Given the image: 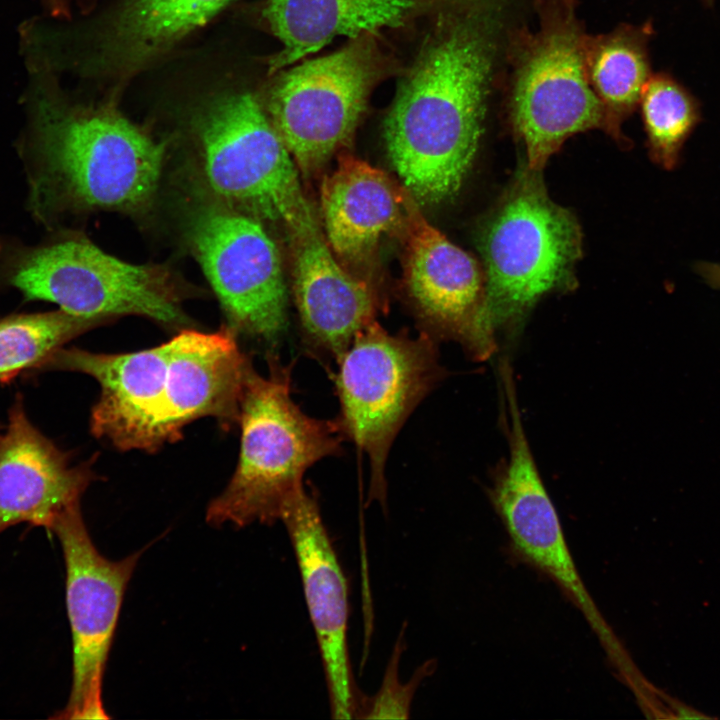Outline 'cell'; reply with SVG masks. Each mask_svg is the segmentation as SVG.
I'll use <instances>...</instances> for the list:
<instances>
[{"label": "cell", "mask_w": 720, "mask_h": 720, "mask_svg": "<svg viewBox=\"0 0 720 720\" xmlns=\"http://www.w3.org/2000/svg\"><path fill=\"white\" fill-rule=\"evenodd\" d=\"M233 0H124L95 48L77 63L86 75L125 80L168 53Z\"/></svg>", "instance_id": "cell-18"}, {"label": "cell", "mask_w": 720, "mask_h": 720, "mask_svg": "<svg viewBox=\"0 0 720 720\" xmlns=\"http://www.w3.org/2000/svg\"><path fill=\"white\" fill-rule=\"evenodd\" d=\"M504 0H443L384 123L389 159L421 203L453 197L484 129Z\"/></svg>", "instance_id": "cell-1"}, {"label": "cell", "mask_w": 720, "mask_h": 720, "mask_svg": "<svg viewBox=\"0 0 720 720\" xmlns=\"http://www.w3.org/2000/svg\"><path fill=\"white\" fill-rule=\"evenodd\" d=\"M170 341L160 429L164 444L190 422L212 417L223 429L239 423L240 402L252 367L235 332L182 330Z\"/></svg>", "instance_id": "cell-16"}, {"label": "cell", "mask_w": 720, "mask_h": 720, "mask_svg": "<svg viewBox=\"0 0 720 720\" xmlns=\"http://www.w3.org/2000/svg\"><path fill=\"white\" fill-rule=\"evenodd\" d=\"M62 547L66 567V605L72 633V686L57 719H108L102 681L123 596L142 554L112 561L93 544L80 503L59 515L49 528Z\"/></svg>", "instance_id": "cell-10"}, {"label": "cell", "mask_w": 720, "mask_h": 720, "mask_svg": "<svg viewBox=\"0 0 720 720\" xmlns=\"http://www.w3.org/2000/svg\"><path fill=\"white\" fill-rule=\"evenodd\" d=\"M293 238L294 296L303 331L311 347L337 361L375 321L376 297L337 263L319 228Z\"/></svg>", "instance_id": "cell-17"}, {"label": "cell", "mask_w": 720, "mask_h": 720, "mask_svg": "<svg viewBox=\"0 0 720 720\" xmlns=\"http://www.w3.org/2000/svg\"><path fill=\"white\" fill-rule=\"evenodd\" d=\"M639 105L652 155L665 168H672L700 120L697 99L672 75L659 72L652 73Z\"/></svg>", "instance_id": "cell-24"}, {"label": "cell", "mask_w": 720, "mask_h": 720, "mask_svg": "<svg viewBox=\"0 0 720 720\" xmlns=\"http://www.w3.org/2000/svg\"><path fill=\"white\" fill-rule=\"evenodd\" d=\"M268 374L250 368L241 397L239 461L226 488L208 505L213 526L271 525L304 487L305 471L341 453L335 420L305 414L291 396V366L268 358Z\"/></svg>", "instance_id": "cell-3"}, {"label": "cell", "mask_w": 720, "mask_h": 720, "mask_svg": "<svg viewBox=\"0 0 720 720\" xmlns=\"http://www.w3.org/2000/svg\"><path fill=\"white\" fill-rule=\"evenodd\" d=\"M715 0H703V3L706 6H712Z\"/></svg>", "instance_id": "cell-28"}, {"label": "cell", "mask_w": 720, "mask_h": 720, "mask_svg": "<svg viewBox=\"0 0 720 720\" xmlns=\"http://www.w3.org/2000/svg\"><path fill=\"white\" fill-rule=\"evenodd\" d=\"M576 4L536 0L537 30L518 31L510 41V116L530 171L540 172L569 136L606 127L586 74L588 34Z\"/></svg>", "instance_id": "cell-6"}, {"label": "cell", "mask_w": 720, "mask_h": 720, "mask_svg": "<svg viewBox=\"0 0 720 720\" xmlns=\"http://www.w3.org/2000/svg\"><path fill=\"white\" fill-rule=\"evenodd\" d=\"M406 247V282L419 314L437 331L468 336L484 287L475 260L413 215Z\"/></svg>", "instance_id": "cell-19"}, {"label": "cell", "mask_w": 720, "mask_h": 720, "mask_svg": "<svg viewBox=\"0 0 720 720\" xmlns=\"http://www.w3.org/2000/svg\"><path fill=\"white\" fill-rule=\"evenodd\" d=\"M3 289L85 318L140 315L168 326L189 323L166 269L122 261L80 236L53 237L35 245L1 238Z\"/></svg>", "instance_id": "cell-5"}, {"label": "cell", "mask_w": 720, "mask_h": 720, "mask_svg": "<svg viewBox=\"0 0 720 720\" xmlns=\"http://www.w3.org/2000/svg\"><path fill=\"white\" fill-rule=\"evenodd\" d=\"M95 478L88 463L69 456L29 420L17 394L0 433V533L22 522L49 529Z\"/></svg>", "instance_id": "cell-15"}, {"label": "cell", "mask_w": 720, "mask_h": 720, "mask_svg": "<svg viewBox=\"0 0 720 720\" xmlns=\"http://www.w3.org/2000/svg\"><path fill=\"white\" fill-rule=\"evenodd\" d=\"M51 14L56 16L68 15V0H42Z\"/></svg>", "instance_id": "cell-27"}, {"label": "cell", "mask_w": 720, "mask_h": 720, "mask_svg": "<svg viewBox=\"0 0 720 720\" xmlns=\"http://www.w3.org/2000/svg\"><path fill=\"white\" fill-rule=\"evenodd\" d=\"M402 194L383 171L343 156L321 185V212L327 243L339 256L356 261L404 218Z\"/></svg>", "instance_id": "cell-20"}, {"label": "cell", "mask_w": 720, "mask_h": 720, "mask_svg": "<svg viewBox=\"0 0 720 720\" xmlns=\"http://www.w3.org/2000/svg\"><path fill=\"white\" fill-rule=\"evenodd\" d=\"M698 272L712 286L720 288V264H700L698 266Z\"/></svg>", "instance_id": "cell-26"}, {"label": "cell", "mask_w": 720, "mask_h": 720, "mask_svg": "<svg viewBox=\"0 0 720 720\" xmlns=\"http://www.w3.org/2000/svg\"><path fill=\"white\" fill-rule=\"evenodd\" d=\"M385 66L374 33H366L277 80L269 118L303 172L317 171L350 141Z\"/></svg>", "instance_id": "cell-9"}, {"label": "cell", "mask_w": 720, "mask_h": 720, "mask_svg": "<svg viewBox=\"0 0 720 720\" xmlns=\"http://www.w3.org/2000/svg\"><path fill=\"white\" fill-rule=\"evenodd\" d=\"M512 384L511 380L504 382L511 421L509 458L496 477L493 503L514 549L566 593L600 640L615 669L625 672L633 661L580 577L556 509L534 463Z\"/></svg>", "instance_id": "cell-12"}, {"label": "cell", "mask_w": 720, "mask_h": 720, "mask_svg": "<svg viewBox=\"0 0 720 720\" xmlns=\"http://www.w3.org/2000/svg\"><path fill=\"white\" fill-rule=\"evenodd\" d=\"M335 387L343 437L366 453L370 496H386L385 466L399 430L443 377L428 335H392L377 322L360 331L337 360Z\"/></svg>", "instance_id": "cell-7"}, {"label": "cell", "mask_w": 720, "mask_h": 720, "mask_svg": "<svg viewBox=\"0 0 720 720\" xmlns=\"http://www.w3.org/2000/svg\"><path fill=\"white\" fill-rule=\"evenodd\" d=\"M35 80L16 143L33 219L51 227L66 209L144 207L158 186L164 145L112 107L72 105Z\"/></svg>", "instance_id": "cell-2"}, {"label": "cell", "mask_w": 720, "mask_h": 720, "mask_svg": "<svg viewBox=\"0 0 720 720\" xmlns=\"http://www.w3.org/2000/svg\"><path fill=\"white\" fill-rule=\"evenodd\" d=\"M0 428H2V426H1V425H0Z\"/></svg>", "instance_id": "cell-29"}, {"label": "cell", "mask_w": 720, "mask_h": 720, "mask_svg": "<svg viewBox=\"0 0 720 720\" xmlns=\"http://www.w3.org/2000/svg\"><path fill=\"white\" fill-rule=\"evenodd\" d=\"M191 240L230 329L277 341L287 326V293L278 249L263 226L229 206L208 207Z\"/></svg>", "instance_id": "cell-11"}, {"label": "cell", "mask_w": 720, "mask_h": 720, "mask_svg": "<svg viewBox=\"0 0 720 720\" xmlns=\"http://www.w3.org/2000/svg\"><path fill=\"white\" fill-rule=\"evenodd\" d=\"M62 309L19 313L0 318V382L27 373L49 354L80 334L104 322Z\"/></svg>", "instance_id": "cell-23"}, {"label": "cell", "mask_w": 720, "mask_h": 720, "mask_svg": "<svg viewBox=\"0 0 720 720\" xmlns=\"http://www.w3.org/2000/svg\"><path fill=\"white\" fill-rule=\"evenodd\" d=\"M291 540L325 670L332 717L354 718L359 691L347 649V584L317 500L304 487L281 516Z\"/></svg>", "instance_id": "cell-14"}, {"label": "cell", "mask_w": 720, "mask_h": 720, "mask_svg": "<svg viewBox=\"0 0 720 720\" xmlns=\"http://www.w3.org/2000/svg\"><path fill=\"white\" fill-rule=\"evenodd\" d=\"M538 173L522 175L481 237L486 285L463 341L480 360L492 353L499 327L570 281L581 253L575 218L550 200Z\"/></svg>", "instance_id": "cell-4"}, {"label": "cell", "mask_w": 720, "mask_h": 720, "mask_svg": "<svg viewBox=\"0 0 720 720\" xmlns=\"http://www.w3.org/2000/svg\"><path fill=\"white\" fill-rule=\"evenodd\" d=\"M653 34L651 21H646L587 36L588 82L604 109L605 129L612 135H619L622 121L639 105L652 75L649 43Z\"/></svg>", "instance_id": "cell-22"}, {"label": "cell", "mask_w": 720, "mask_h": 720, "mask_svg": "<svg viewBox=\"0 0 720 720\" xmlns=\"http://www.w3.org/2000/svg\"><path fill=\"white\" fill-rule=\"evenodd\" d=\"M204 170L214 192L235 210L288 227H318L290 152L249 92H225L197 117Z\"/></svg>", "instance_id": "cell-8"}, {"label": "cell", "mask_w": 720, "mask_h": 720, "mask_svg": "<svg viewBox=\"0 0 720 720\" xmlns=\"http://www.w3.org/2000/svg\"><path fill=\"white\" fill-rule=\"evenodd\" d=\"M437 0H267L263 18L282 49L270 59L276 72L313 54L337 36L358 37L404 25Z\"/></svg>", "instance_id": "cell-21"}, {"label": "cell", "mask_w": 720, "mask_h": 720, "mask_svg": "<svg viewBox=\"0 0 720 720\" xmlns=\"http://www.w3.org/2000/svg\"><path fill=\"white\" fill-rule=\"evenodd\" d=\"M402 651V639L398 640L387 666L380 690L372 697H360L354 718L407 719L414 693L421 680L429 672L431 664L425 663L413 675L411 680L402 684L398 676L399 659Z\"/></svg>", "instance_id": "cell-25"}, {"label": "cell", "mask_w": 720, "mask_h": 720, "mask_svg": "<svg viewBox=\"0 0 720 720\" xmlns=\"http://www.w3.org/2000/svg\"><path fill=\"white\" fill-rule=\"evenodd\" d=\"M169 354L170 341L124 354L60 347L28 374L63 370L93 377L101 393L91 411L92 434L120 450L152 452L164 444L160 421Z\"/></svg>", "instance_id": "cell-13"}]
</instances>
